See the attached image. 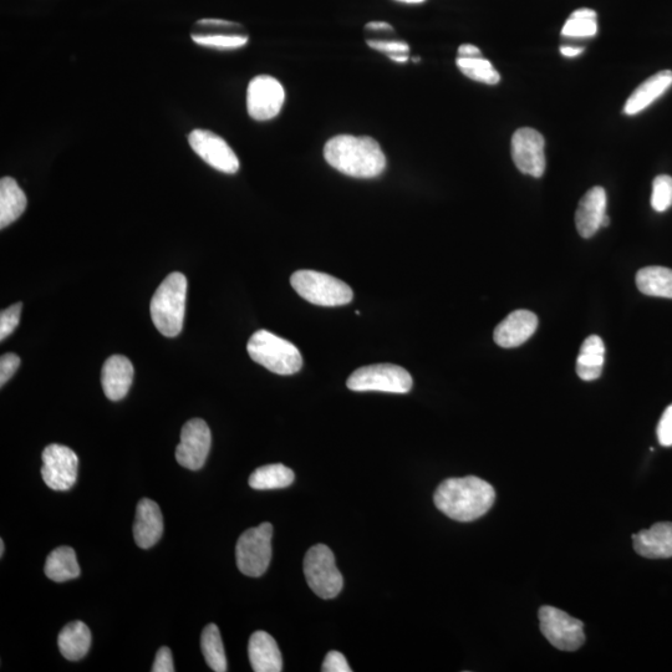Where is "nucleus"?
Listing matches in <instances>:
<instances>
[{
  "mask_svg": "<svg viewBox=\"0 0 672 672\" xmlns=\"http://www.w3.org/2000/svg\"><path fill=\"white\" fill-rule=\"evenodd\" d=\"M20 365V359L18 355L9 353L4 354L0 358V385L4 386L8 383L9 379L15 374V371L18 370Z\"/></svg>",
  "mask_w": 672,
  "mask_h": 672,
  "instance_id": "nucleus-34",
  "label": "nucleus"
},
{
  "mask_svg": "<svg viewBox=\"0 0 672 672\" xmlns=\"http://www.w3.org/2000/svg\"><path fill=\"white\" fill-rule=\"evenodd\" d=\"M294 478V472L289 467L276 463L257 468L249 477L248 483L254 490H279L292 485Z\"/></svg>",
  "mask_w": 672,
  "mask_h": 672,
  "instance_id": "nucleus-27",
  "label": "nucleus"
},
{
  "mask_svg": "<svg viewBox=\"0 0 672 672\" xmlns=\"http://www.w3.org/2000/svg\"><path fill=\"white\" fill-rule=\"evenodd\" d=\"M651 206L660 213L668 211L672 206V177L661 175L655 178Z\"/></svg>",
  "mask_w": 672,
  "mask_h": 672,
  "instance_id": "nucleus-31",
  "label": "nucleus"
},
{
  "mask_svg": "<svg viewBox=\"0 0 672 672\" xmlns=\"http://www.w3.org/2000/svg\"><path fill=\"white\" fill-rule=\"evenodd\" d=\"M584 52L583 48H573V47H562L560 48V53H562L565 58H575Z\"/></svg>",
  "mask_w": 672,
  "mask_h": 672,
  "instance_id": "nucleus-40",
  "label": "nucleus"
},
{
  "mask_svg": "<svg viewBox=\"0 0 672 672\" xmlns=\"http://www.w3.org/2000/svg\"><path fill=\"white\" fill-rule=\"evenodd\" d=\"M635 552L649 559L672 557V523L661 522L633 534Z\"/></svg>",
  "mask_w": 672,
  "mask_h": 672,
  "instance_id": "nucleus-18",
  "label": "nucleus"
},
{
  "mask_svg": "<svg viewBox=\"0 0 672 672\" xmlns=\"http://www.w3.org/2000/svg\"><path fill=\"white\" fill-rule=\"evenodd\" d=\"M496 501V491L482 478H448L435 492L439 511L457 522H472L485 516Z\"/></svg>",
  "mask_w": 672,
  "mask_h": 672,
  "instance_id": "nucleus-1",
  "label": "nucleus"
},
{
  "mask_svg": "<svg viewBox=\"0 0 672 672\" xmlns=\"http://www.w3.org/2000/svg\"><path fill=\"white\" fill-rule=\"evenodd\" d=\"M541 631L554 648L562 651H575L585 643L583 621L553 607L539 610Z\"/></svg>",
  "mask_w": 672,
  "mask_h": 672,
  "instance_id": "nucleus-9",
  "label": "nucleus"
},
{
  "mask_svg": "<svg viewBox=\"0 0 672 672\" xmlns=\"http://www.w3.org/2000/svg\"><path fill=\"white\" fill-rule=\"evenodd\" d=\"M27 208V196L12 177L0 181V228L17 221Z\"/></svg>",
  "mask_w": 672,
  "mask_h": 672,
  "instance_id": "nucleus-23",
  "label": "nucleus"
},
{
  "mask_svg": "<svg viewBox=\"0 0 672 672\" xmlns=\"http://www.w3.org/2000/svg\"><path fill=\"white\" fill-rule=\"evenodd\" d=\"M608 197L603 187H593L583 196L575 213V224L583 238H592L600 228L609 226Z\"/></svg>",
  "mask_w": 672,
  "mask_h": 672,
  "instance_id": "nucleus-15",
  "label": "nucleus"
},
{
  "mask_svg": "<svg viewBox=\"0 0 672 672\" xmlns=\"http://www.w3.org/2000/svg\"><path fill=\"white\" fill-rule=\"evenodd\" d=\"M397 2L406 3V4H421L426 2V0H397Z\"/></svg>",
  "mask_w": 672,
  "mask_h": 672,
  "instance_id": "nucleus-43",
  "label": "nucleus"
},
{
  "mask_svg": "<svg viewBox=\"0 0 672 672\" xmlns=\"http://www.w3.org/2000/svg\"><path fill=\"white\" fill-rule=\"evenodd\" d=\"M44 572L49 579L58 583L78 578L80 567L74 549L70 547L54 549L45 562Z\"/></svg>",
  "mask_w": 672,
  "mask_h": 672,
  "instance_id": "nucleus-26",
  "label": "nucleus"
},
{
  "mask_svg": "<svg viewBox=\"0 0 672 672\" xmlns=\"http://www.w3.org/2000/svg\"><path fill=\"white\" fill-rule=\"evenodd\" d=\"M636 285L649 297L672 299V269L656 266L640 269L636 274Z\"/></svg>",
  "mask_w": 672,
  "mask_h": 672,
  "instance_id": "nucleus-25",
  "label": "nucleus"
},
{
  "mask_svg": "<svg viewBox=\"0 0 672 672\" xmlns=\"http://www.w3.org/2000/svg\"><path fill=\"white\" fill-rule=\"evenodd\" d=\"M79 458L68 446L53 444L43 451L42 476L54 491H68L78 478Z\"/></svg>",
  "mask_w": 672,
  "mask_h": 672,
  "instance_id": "nucleus-11",
  "label": "nucleus"
},
{
  "mask_svg": "<svg viewBox=\"0 0 672 672\" xmlns=\"http://www.w3.org/2000/svg\"><path fill=\"white\" fill-rule=\"evenodd\" d=\"M368 44L370 48L388 54L389 58L395 55H409L410 52L409 45L402 42H373V40H369Z\"/></svg>",
  "mask_w": 672,
  "mask_h": 672,
  "instance_id": "nucleus-37",
  "label": "nucleus"
},
{
  "mask_svg": "<svg viewBox=\"0 0 672 672\" xmlns=\"http://www.w3.org/2000/svg\"><path fill=\"white\" fill-rule=\"evenodd\" d=\"M658 439L661 446H672V405L664 411L658 425Z\"/></svg>",
  "mask_w": 672,
  "mask_h": 672,
  "instance_id": "nucleus-35",
  "label": "nucleus"
},
{
  "mask_svg": "<svg viewBox=\"0 0 672 672\" xmlns=\"http://www.w3.org/2000/svg\"><path fill=\"white\" fill-rule=\"evenodd\" d=\"M672 86V71L664 70L638 86L624 106L626 115L634 116L660 99Z\"/></svg>",
  "mask_w": 672,
  "mask_h": 672,
  "instance_id": "nucleus-21",
  "label": "nucleus"
},
{
  "mask_svg": "<svg viewBox=\"0 0 672 672\" xmlns=\"http://www.w3.org/2000/svg\"><path fill=\"white\" fill-rule=\"evenodd\" d=\"M412 384L414 381L409 371L392 364L364 366L351 374L346 383L353 391H383L391 394H407Z\"/></svg>",
  "mask_w": 672,
  "mask_h": 672,
  "instance_id": "nucleus-8",
  "label": "nucleus"
},
{
  "mask_svg": "<svg viewBox=\"0 0 672 672\" xmlns=\"http://www.w3.org/2000/svg\"><path fill=\"white\" fill-rule=\"evenodd\" d=\"M212 436L210 427L201 419H192L182 427L181 442L176 458L182 467L197 471L205 466L210 453Z\"/></svg>",
  "mask_w": 672,
  "mask_h": 672,
  "instance_id": "nucleus-13",
  "label": "nucleus"
},
{
  "mask_svg": "<svg viewBox=\"0 0 672 672\" xmlns=\"http://www.w3.org/2000/svg\"><path fill=\"white\" fill-rule=\"evenodd\" d=\"M192 150L217 171L234 175L239 170V160L221 136L207 130H195L188 136Z\"/></svg>",
  "mask_w": 672,
  "mask_h": 672,
  "instance_id": "nucleus-14",
  "label": "nucleus"
},
{
  "mask_svg": "<svg viewBox=\"0 0 672 672\" xmlns=\"http://www.w3.org/2000/svg\"><path fill=\"white\" fill-rule=\"evenodd\" d=\"M478 56H482V52L475 45L463 44L458 49V58H478Z\"/></svg>",
  "mask_w": 672,
  "mask_h": 672,
  "instance_id": "nucleus-39",
  "label": "nucleus"
},
{
  "mask_svg": "<svg viewBox=\"0 0 672 672\" xmlns=\"http://www.w3.org/2000/svg\"><path fill=\"white\" fill-rule=\"evenodd\" d=\"M187 279L182 273H171L157 288L151 300V318L155 327L167 338L182 332L186 313Z\"/></svg>",
  "mask_w": 672,
  "mask_h": 672,
  "instance_id": "nucleus-3",
  "label": "nucleus"
},
{
  "mask_svg": "<svg viewBox=\"0 0 672 672\" xmlns=\"http://www.w3.org/2000/svg\"><path fill=\"white\" fill-rule=\"evenodd\" d=\"M164 533V517L159 504L144 498L137 504L134 537L142 549L154 547Z\"/></svg>",
  "mask_w": 672,
  "mask_h": 672,
  "instance_id": "nucleus-17",
  "label": "nucleus"
},
{
  "mask_svg": "<svg viewBox=\"0 0 672 672\" xmlns=\"http://www.w3.org/2000/svg\"><path fill=\"white\" fill-rule=\"evenodd\" d=\"M512 159L524 175L542 177L546 171V141L541 132L523 127L512 137Z\"/></svg>",
  "mask_w": 672,
  "mask_h": 672,
  "instance_id": "nucleus-12",
  "label": "nucleus"
},
{
  "mask_svg": "<svg viewBox=\"0 0 672 672\" xmlns=\"http://www.w3.org/2000/svg\"><path fill=\"white\" fill-rule=\"evenodd\" d=\"M3 554H4V542L2 539V541H0V556L3 557Z\"/></svg>",
  "mask_w": 672,
  "mask_h": 672,
  "instance_id": "nucleus-44",
  "label": "nucleus"
},
{
  "mask_svg": "<svg viewBox=\"0 0 672 672\" xmlns=\"http://www.w3.org/2000/svg\"><path fill=\"white\" fill-rule=\"evenodd\" d=\"M285 101L283 85L269 75H259L248 85L247 110L257 121H268L279 115Z\"/></svg>",
  "mask_w": 672,
  "mask_h": 672,
  "instance_id": "nucleus-10",
  "label": "nucleus"
},
{
  "mask_svg": "<svg viewBox=\"0 0 672 672\" xmlns=\"http://www.w3.org/2000/svg\"><path fill=\"white\" fill-rule=\"evenodd\" d=\"M201 649L207 665L210 666L213 671H227L226 653H224L223 641L217 625L210 624L203 629Z\"/></svg>",
  "mask_w": 672,
  "mask_h": 672,
  "instance_id": "nucleus-28",
  "label": "nucleus"
},
{
  "mask_svg": "<svg viewBox=\"0 0 672 672\" xmlns=\"http://www.w3.org/2000/svg\"><path fill=\"white\" fill-rule=\"evenodd\" d=\"M605 361L604 341L598 335L584 340L577 359V374L584 381H594L603 373Z\"/></svg>",
  "mask_w": 672,
  "mask_h": 672,
  "instance_id": "nucleus-22",
  "label": "nucleus"
},
{
  "mask_svg": "<svg viewBox=\"0 0 672 672\" xmlns=\"http://www.w3.org/2000/svg\"><path fill=\"white\" fill-rule=\"evenodd\" d=\"M597 33V19L574 17V15H570L562 29L564 37L569 38H590Z\"/></svg>",
  "mask_w": 672,
  "mask_h": 672,
  "instance_id": "nucleus-32",
  "label": "nucleus"
},
{
  "mask_svg": "<svg viewBox=\"0 0 672 672\" xmlns=\"http://www.w3.org/2000/svg\"><path fill=\"white\" fill-rule=\"evenodd\" d=\"M457 68L461 73L478 83L496 85L501 81V75L493 68L490 60L478 56V58H457Z\"/></svg>",
  "mask_w": 672,
  "mask_h": 672,
  "instance_id": "nucleus-29",
  "label": "nucleus"
},
{
  "mask_svg": "<svg viewBox=\"0 0 672 672\" xmlns=\"http://www.w3.org/2000/svg\"><path fill=\"white\" fill-rule=\"evenodd\" d=\"M304 575L310 589L320 598L333 599L343 589L344 579L336 568L334 553L324 544H317L305 554Z\"/></svg>",
  "mask_w": 672,
  "mask_h": 672,
  "instance_id": "nucleus-6",
  "label": "nucleus"
},
{
  "mask_svg": "<svg viewBox=\"0 0 672 672\" xmlns=\"http://www.w3.org/2000/svg\"><path fill=\"white\" fill-rule=\"evenodd\" d=\"M366 29H373V30H392V27L388 23H383V22H374V23H369L366 25Z\"/></svg>",
  "mask_w": 672,
  "mask_h": 672,
  "instance_id": "nucleus-41",
  "label": "nucleus"
},
{
  "mask_svg": "<svg viewBox=\"0 0 672 672\" xmlns=\"http://www.w3.org/2000/svg\"><path fill=\"white\" fill-rule=\"evenodd\" d=\"M272 537L271 523L248 529L239 537L236 558L238 569L244 575L258 578L267 572L272 559Z\"/></svg>",
  "mask_w": 672,
  "mask_h": 672,
  "instance_id": "nucleus-7",
  "label": "nucleus"
},
{
  "mask_svg": "<svg viewBox=\"0 0 672 672\" xmlns=\"http://www.w3.org/2000/svg\"><path fill=\"white\" fill-rule=\"evenodd\" d=\"M61 655L70 661L83 659L90 649L91 633L83 621H73L65 626L58 639Z\"/></svg>",
  "mask_w": 672,
  "mask_h": 672,
  "instance_id": "nucleus-24",
  "label": "nucleus"
},
{
  "mask_svg": "<svg viewBox=\"0 0 672 672\" xmlns=\"http://www.w3.org/2000/svg\"><path fill=\"white\" fill-rule=\"evenodd\" d=\"M134 366L122 355H112L105 361L101 383L108 399L119 401L129 392L134 380Z\"/></svg>",
  "mask_w": 672,
  "mask_h": 672,
  "instance_id": "nucleus-19",
  "label": "nucleus"
},
{
  "mask_svg": "<svg viewBox=\"0 0 672 672\" xmlns=\"http://www.w3.org/2000/svg\"><path fill=\"white\" fill-rule=\"evenodd\" d=\"M323 672H350V666L348 661L343 654L339 651H330V653L325 656V660L322 666Z\"/></svg>",
  "mask_w": 672,
  "mask_h": 672,
  "instance_id": "nucleus-36",
  "label": "nucleus"
},
{
  "mask_svg": "<svg viewBox=\"0 0 672 672\" xmlns=\"http://www.w3.org/2000/svg\"><path fill=\"white\" fill-rule=\"evenodd\" d=\"M390 59L396 61V63H406L409 60V55H395L391 56Z\"/></svg>",
  "mask_w": 672,
  "mask_h": 672,
  "instance_id": "nucleus-42",
  "label": "nucleus"
},
{
  "mask_svg": "<svg viewBox=\"0 0 672 672\" xmlns=\"http://www.w3.org/2000/svg\"><path fill=\"white\" fill-rule=\"evenodd\" d=\"M249 661L256 672H280L283 670L282 654L276 640L266 631H256L249 639Z\"/></svg>",
  "mask_w": 672,
  "mask_h": 672,
  "instance_id": "nucleus-20",
  "label": "nucleus"
},
{
  "mask_svg": "<svg viewBox=\"0 0 672 672\" xmlns=\"http://www.w3.org/2000/svg\"><path fill=\"white\" fill-rule=\"evenodd\" d=\"M152 671L154 672L175 671V665H173L171 650L166 648V646L157 651L155 663L154 666H152Z\"/></svg>",
  "mask_w": 672,
  "mask_h": 672,
  "instance_id": "nucleus-38",
  "label": "nucleus"
},
{
  "mask_svg": "<svg viewBox=\"0 0 672 672\" xmlns=\"http://www.w3.org/2000/svg\"><path fill=\"white\" fill-rule=\"evenodd\" d=\"M192 40L202 47L221 50L239 49L248 43L247 35L193 33Z\"/></svg>",
  "mask_w": 672,
  "mask_h": 672,
  "instance_id": "nucleus-30",
  "label": "nucleus"
},
{
  "mask_svg": "<svg viewBox=\"0 0 672 672\" xmlns=\"http://www.w3.org/2000/svg\"><path fill=\"white\" fill-rule=\"evenodd\" d=\"M538 328L537 315L529 310H516L497 325L493 339L504 349L517 348L526 343Z\"/></svg>",
  "mask_w": 672,
  "mask_h": 672,
  "instance_id": "nucleus-16",
  "label": "nucleus"
},
{
  "mask_svg": "<svg viewBox=\"0 0 672 672\" xmlns=\"http://www.w3.org/2000/svg\"><path fill=\"white\" fill-rule=\"evenodd\" d=\"M290 283L300 297L320 307H340L354 298L348 284L325 273L298 271L290 278Z\"/></svg>",
  "mask_w": 672,
  "mask_h": 672,
  "instance_id": "nucleus-5",
  "label": "nucleus"
},
{
  "mask_svg": "<svg viewBox=\"0 0 672 672\" xmlns=\"http://www.w3.org/2000/svg\"><path fill=\"white\" fill-rule=\"evenodd\" d=\"M23 304H13L0 314V340H5L17 329L22 314Z\"/></svg>",
  "mask_w": 672,
  "mask_h": 672,
  "instance_id": "nucleus-33",
  "label": "nucleus"
},
{
  "mask_svg": "<svg viewBox=\"0 0 672 672\" xmlns=\"http://www.w3.org/2000/svg\"><path fill=\"white\" fill-rule=\"evenodd\" d=\"M328 164L355 178H375L386 168V156L378 141L369 136L338 135L324 147Z\"/></svg>",
  "mask_w": 672,
  "mask_h": 672,
  "instance_id": "nucleus-2",
  "label": "nucleus"
},
{
  "mask_svg": "<svg viewBox=\"0 0 672 672\" xmlns=\"http://www.w3.org/2000/svg\"><path fill=\"white\" fill-rule=\"evenodd\" d=\"M247 351L253 361L274 374H297L303 366L302 354L297 346L268 330L254 333L248 341Z\"/></svg>",
  "mask_w": 672,
  "mask_h": 672,
  "instance_id": "nucleus-4",
  "label": "nucleus"
}]
</instances>
